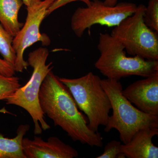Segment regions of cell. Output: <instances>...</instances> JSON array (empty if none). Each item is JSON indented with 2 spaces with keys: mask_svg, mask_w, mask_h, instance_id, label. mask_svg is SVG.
Wrapping results in <instances>:
<instances>
[{
  "mask_svg": "<svg viewBox=\"0 0 158 158\" xmlns=\"http://www.w3.org/2000/svg\"><path fill=\"white\" fill-rule=\"evenodd\" d=\"M44 115L67 133L73 141L91 147H102V138L88 126V120L79 111L73 97L59 77L50 71L44 80L39 94Z\"/></svg>",
  "mask_w": 158,
  "mask_h": 158,
  "instance_id": "6da1fadb",
  "label": "cell"
},
{
  "mask_svg": "<svg viewBox=\"0 0 158 158\" xmlns=\"http://www.w3.org/2000/svg\"><path fill=\"white\" fill-rule=\"evenodd\" d=\"M97 48L100 56L94 66L107 78L119 81L132 76L145 78L158 71V61L127 56L123 45L110 34L100 33Z\"/></svg>",
  "mask_w": 158,
  "mask_h": 158,
  "instance_id": "7a4b0ae2",
  "label": "cell"
},
{
  "mask_svg": "<svg viewBox=\"0 0 158 158\" xmlns=\"http://www.w3.org/2000/svg\"><path fill=\"white\" fill-rule=\"evenodd\" d=\"M101 83L113 110L105 126V132H109L113 129L117 130L121 142L125 144L141 129L158 128V116L144 113L134 106L123 94L122 85L119 81L101 79Z\"/></svg>",
  "mask_w": 158,
  "mask_h": 158,
  "instance_id": "3957f363",
  "label": "cell"
},
{
  "mask_svg": "<svg viewBox=\"0 0 158 158\" xmlns=\"http://www.w3.org/2000/svg\"><path fill=\"white\" fill-rule=\"evenodd\" d=\"M49 51L46 48L40 47L28 55L27 62L33 68L31 78L23 87L19 88L14 93L3 100L6 104L17 106L26 110L31 115L34 124V133L40 135L43 130L51 127L44 119L39 100L40 87L48 73L52 70L53 62L46 64Z\"/></svg>",
  "mask_w": 158,
  "mask_h": 158,
  "instance_id": "277c9868",
  "label": "cell"
},
{
  "mask_svg": "<svg viewBox=\"0 0 158 158\" xmlns=\"http://www.w3.org/2000/svg\"><path fill=\"white\" fill-rule=\"evenodd\" d=\"M59 79L70 91L78 108L87 116L89 128L97 132L100 126H106L112 107L100 78L90 72L78 78Z\"/></svg>",
  "mask_w": 158,
  "mask_h": 158,
  "instance_id": "5b68a950",
  "label": "cell"
},
{
  "mask_svg": "<svg viewBox=\"0 0 158 158\" xmlns=\"http://www.w3.org/2000/svg\"><path fill=\"white\" fill-rule=\"evenodd\" d=\"M145 8L143 4L137 6L135 11L114 27L110 34L129 55L158 61V32L144 23Z\"/></svg>",
  "mask_w": 158,
  "mask_h": 158,
  "instance_id": "8992f818",
  "label": "cell"
},
{
  "mask_svg": "<svg viewBox=\"0 0 158 158\" xmlns=\"http://www.w3.org/2000/svg\"><path fill=\"white\" fill-rule=\"evenodd\" d=\"M137 6L132 3L121 2L114 6H106L100 0H93L89 6L79 7L73 14L71 27L78 37L83 36L87 29L98 24L111 27L132 15Z\"/></svg>",
  "mask_w": 158,
  "mask_h": 158,
  "instance_id": "52a82bcc",
  "label": "cell"
},
{
  "mask_svg": "<svg viewBox=\"0 0 158 158\" xmlns=\"http://www.w3.org/2000/svg\"><path fill=\"white\" fill-rule=\"evenodd\" d=\"M55 1L43 0L27 7V15L25 23L14 37L12 42L16 56L14 65L16 72H23L29 65L23 57L27 48L37 42H41L44 46L50 44L51 40L48 36L40 33V27L43 21L48 16V8Z\"/></svg>",
  "mask_w": 158,
  "mask_h": 158,
  "instance_id": "ba28073f",
  "label": "cell"
},
{
  "mask_svg": "<svg viewBox=\"0 0 158 158\" xmlns=\"http://www.w3.org/2000/svg\"><path fill=\"white\" fill-rule=\"evenodd\" d=\"M123 94L142 112L158 116V71L129 85Z\"/></svg>",
  "mask_w": 158,
  "mask_h": 158,
  "instance_id": "9c48e42d",
  "label": "cell"
},
{
  "mask_svg": "<svg viewBox=\"0 0 158 158\" xmlns=\"http://www.w3.org/2000/svg\"><path fill=\"white\" fill-rule=\"evenodd\" d=\"M23 152L26 158H74L78 152L56 137H51L48 141L35 136L33 140L23 138Z\"/></svg>",
  "mask_w": 158,
  "mask_h": 158,
  "instance_id": "30bf717a",
  "label": "cell"
},
{
  "mask_svg": "<svg viewBox=\"0 0 158 158\" xmlns=\"http://www.w3.org/2000/svg\"><path fill=\"white\" fill-rule=\"evenodd\" d=\"M158 135V128L141 129L133 136L129 142L121 144L120 151L128 158H158V148L152 138Z\"/></svg>",
  "mask_w": 158,
  "mask_h": 158,
  "instance_id": "8fae6325",
  "label": "cell"
},
{
  "mask_svg": "<svg viewBox=\"0 0 158 158\" xmlns=\"http://www.w3.org/2000/svg\"><path fill=\"white\" fill-rule=\"evenodd\" d=\"M23 4L22 0H0V23L13 37L24 24L18 20Z\"/></svg>",
  "mask_w": 158,
  "mask_h": 158,
  "instance_id": "7c38bea8",
  "label": "cell"
},
{
  "mask_svg": "<svg viewBox=\"0 0 158 158\" xmlns=\"http://www.w3.org/2000/svg\"><path fill=\"white\" fill-rule=\"evenodd\" d=\"M28 124H21L17 130V135L9 138L0 134V158H26L22 147V140L30 130Z\"/></svg>",
  "mask_w": 158,
  "mask_h": 158,
  "instance_id": "4fadbf2b",
  "label": "cell"
},
{
  "mask_svg": "<svg viewBox=\"0 0 158 158\" xmlns=\"http://www.w3.org/2000/svg\"><path fill=\"white\" fill-rule=\"evenodd\" d=\"M13 38L0 23V53L5 61L14 67L16 56L12 46Z\"/></svg>",
  "mask_w": 158,
  "mask_h": 158,
  "instance_id": "5bb4252c",
  "label": "cell"
},
{
  "mask_svg": "<svg viewBox=\"0 0 158 158\" xmlns=\"http://www.w3.org/2000/svg\"><path fill=\"white\" fill-rule=\"evenodd\" d=\"M21 87L19 78L8 77L0 74V100H3L14 93ZM0 113H8L5 109L0 110Z\"/></svg>",
  "mask_w": 158,
  "mask_h": 158,
  "instance_id": "9a60e30c",
  "label": "cell"
},
{
  "mask_svg": "<svg viewBox=\"0 0 158 158\" xmlns=\"http://www.w3.org/2000/svg\"><path fill=\"white\" fill-rule=\"evenodd\" d=\"M144 20L148 27L158 32V0H149L144 11Z\"/></svg>",
  "mask_w": 158,
  "mask_h": 158,
  "instance_id": "2e32d148",
  "label": "cell"
},
{
  "mask_svg": "<svg viewBox=\"0 0 158 158\" xmlns=\"http://www.w3.org/2000/svg\"><path fill=\"white\" fill-rule=\"evenodd\" d=\"M121 141L113 140L105 146L103 152L97 158H125V156L120 151Z\"/></svg>",
  "mask_w": 158,
  "mask_h": 158,
  "instance_id": "e0dca14e",
  "label": "cell"
},
{
  "mask_svg": "<svg viewBox=\"0 0 158 158\" xmlns=\"http://www.w3.org/2000/svg\"><path fill=\"white\" fill-rule=\"evenodd\" d=\"M81 1L86 4V6H89L91 3V0H56L52 5L50 6L48 10V15H49L52 12L59 8L65 6L72 2Z\"/></svg>",
  "mask_w": 158,
  "mask_h": 158,
  "instance_id": "ac0fdd59",
  "label": "cell"
},
{
  "mask_svg": "<svg viewBox=\"0 0 158 158\" xmlns=\"http://www.w3.org/2000/svg\"><path fill=\"white\" fill-rule=\"evenodd\" d=\"M14 67L4 59L0 58V74L4 76L11 77L15 74Z\"/></svg>",
  "mask_w": 158,
  "mask_h": 158,
  "instance_id": "d6986e66",
  "label": "cell"
},
{
  "mask_svg": "<svg viewBox=\"0 0 158 158\" xmlns=\"http://www.w3.org/2000/svg\"><path fill=\"white\" fill-rule=\"evenodd\" d=\"M22 1L23 4H24L27 7H28L41 2L43 0H22Z\"/></svg>",
  "mask_w": 158,
  "mask_h": 158,
  "instance_id": "ffe728a7",
  "label": "cell"
},
{
  "mask_svg": "<svg viewBox=\"0 0 158 158\" xmlns=\"http://www.w3.org/2000/svg\"><path fill=\"white\" fill-rule=\"evenodd\" d=\"M118 0H105L104 4L107 6H114L117 4Z\"/></svg>",
  "mask_w": 158,
  "mask_h": 158,
  "instance_id": "44dd1931",
  "label": "cell"
}]
</instances>
